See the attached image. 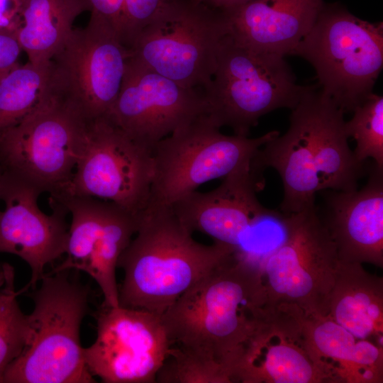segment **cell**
<instances>
[{"instance_id":"6da1fadb","label":"cell","mask_w":383,"mask_h":383,"mask_svg":"<svg viewBox=\"0 0 383 383\" xmlns=\"http://www.w3.org/2000/svg\"><path fill=\"white\" fill-rule=\"evenodd\" d=\"M258 262L235 251L162 314L172 346L216 361L231 372L267 318Z\"/></svg>"},{"instance_id":"7a4b0ae2","label":"cell","mask_w":383,"mask_h":383,"mask_svg":"<svg viewBox=\"0 0 383 383\" xmlns=\"http://www.w3.org/2000/svg\"><path fill=\"white\" fill-rule=\"evenodd\" d=\"M291 110L287 132L266 143L254 159L260 171L272 167L279 173L280 210L286 214L316 206L321 191L357 189L367 172L349 147L345 113L318 84L309 86Z\"/></svg>"},{"instance_id":"3957f363","label":"cell","mask_w":383,"mask_h":383,"mask_svg":"<svg viewBox=\"0 0 383 383\" xmlns=\"http://www.w3.org/2000/svg\"><path fill=\"white\" fill-rule=\"evenodd\" d=\"M192 234L170 205L148 203L140 214L135 238L118 261L124 272L119 306L162 315L236 250L216 241L201 243Z\"/></svg>"},{"instance_id":"277c9868","label":"cell","mask_w":383,"mask_h":383,"mask_svg":"<svg viewBox=\"0 0 383 383\" xmlns=\"http://www.w3.org/2000/svg\"><path fill=\"white\" fill-rule=\"evenodd\" d=\"M71 270L45 273L32 294L30 333L24 349L6 368L1 383H93L80 343L89 289Z\"/></svg>"},{"instance_id":"5b68a950","label":"cell","mask_w":383,"mask_h":383,"mask_svg":"<svg viewBox=\"0 0 383 383\" xmlns=\"http://www.w3.org/2000/svg\"><path fill=\"white\" fill-rule=\"evenodd\" d=\"M88 121L54 84L22 121L0 132V165L50 197L62 194L82 152Z\"/></svg>"},{"instance_id":"8992f818","label":"cell","mask_w":383,"mask_h":383,"mask_svg":"<svg viewBox=\"0 0 383 383\" xmlns=\"http://www.w3.org/2000/svg\"><path fill=\"white\" fill-rule=\"evenodd\" d=\"M291 55L309 62L321 90L344 113H353L373 93L382 70V23L362 20L338 3H324Z\"/></svg>"},{"instance_id":"52a82bcc","label":"cell","mask_w":383,"mask_h":383,"mask_svg":"<svg viewBox=\"0 0 383 383\" xmlns=\"http://www.w3.org/2000/svg\"><path fill=\"white\" fill-rule=\"evenodd\" d=\"M309 87L296 83L283 56L250 49L228 33L221 42L211 82L203 91L208 115L217 126L248 136L261 116L280 108L292 109Z\"/></svg>"},{"instance_id":"ba28073f","label":"cell","mask_w":383,"mask_h":383,"mask_svg":"<svg viewBox=\"0 0 383 383\" xmlns=\"http://www.w3.org/2000/svg\"><path fill=\"white\" fill-rule=\"evenodd\" d=\"M204 114L179 128L154 147L148 203L172 205L201 184L225 177L252 162L266 143L279 135H226Z\"/></svg>"},{"instance_id":"9c48e42d","label":"cell","mask_w":383,"mask_h":383,"mask_svg":"<svg viewBox=\"0 0 383 383\" xmlns=\"http://www.w3.org/2000/svg\"><path fill=\"white\" fill-rule=\"evenodd\" d=\"M228 33L223 12L196 0H174L140 31L130 57L183 87L204 91Z\"/></svg>"},{"instance_id":"30bf717a","label":"cell","mask_w":383,"mask_h":383,"mask_svg":"<svg viewBox=\"0 0 383 383\" xmlns=\"http://www.w3.org/2000/svg\"><path fill=\"white\" fill-rule=\"evenodd\" d=\"M338 261L316 206L289 214L283 240L258 261L266 306L288 304L326 316Z\"/></svg>"},{"instance_id":"8fae6325","label":"cell","mask_w":383,"mask_h":383,"mask_svg":"<svg viewBox=\"0 0 383 383\" xmlns=\"http://www.w3.org/2000/svg\"><path fill=\"white\" fill-rule=\"evenodd\" d=\"M152 177V152L106 116L88 121L84 148L72 179L55 197H93L140 215L148 204Z\"/></svg>"},{"instance_id":"7c38bea8","label":"cell","mask_w":383,"mask_h":383,"mask_svg":"<svg viewBox=\"0 0 383 383\" xmlns=\"http://www.w3.org/2000/svg\"><path fill=\"white\" fill-rule=\"evenodd\" d=\"M130 55L116 30L91 14L87 25L73 28L50 60L51 79L89 121L110 113Z\"/></svg>"},{"instance_id":"4fadbf2b","label":"cell","mask_w":383,"mask_h":383,"mask_svg":"<svg viewBox=\"0 0 383 383\" xmlns=\"http://www.w3.org/2000/svg\"><path fill=\"white\" fill-rule=\"evenodd\" d=\"M94 343L83 348L87 370L104 383H153L172 343L162 315L101 306Z\"/></svg>"},{"instance_id":"5bb4252c","label":"cell","mask_w":383,"mask_h":383,"mask_svg":"<svg viewBox=\"0 0 383 383\" xmlns=\"http://www.w3.org/2000/svg\"><path fill=\"white\" fill-rule=\"evenodd\" d=\"M50 199L63 204L72 221L65 259L50 273L82 271L99 287L102 305L118 306V261L138 230L140 215L93 197L62 195Z\"/></svg>"},{"instance_id":"9a60e30c","label":"cell","mask_w":383,"mask_h":383,"mask_svg":"<svg viewBox=\"0 0 383 383\" xmlns=\"http://www.w3.org/2000/svg\"><path fill=\"white\" fill-rule=\"evenodd\" d=\"M204 114L208 105L202 89L183 87L129 57L108 116L152 152L161 140Z\"/></svg>"},{"instance_id":"2e32d148","label":"cell","mask_w":383,"mask_h":383,"mask_svg":"<svg viewBox=\"0 0 383 383\" xmlns=\"http://www.w3.org/2000/svg\"><path fill=\"white\" fill-rule=\"evenodd\" d=\"M223 178L217 188L194 191L170 206L191 233L200 232L243 251L271 211L256 195L265 186L263 172L252 161Z\"/></svg>"},{"instance_id":"e0dca14e","label":"cell","mask_w":383,"mask_h":383,"mask_svg":"<svg viewBox=\"0 0 383 383\" xmlns=\"http://www.w3.org/2000/svg\"><path fill=\"white\" fill-rule=\"evenodd\" d=\"M40 192L23 181L4 172L0 189V252L15 255L30 268L28 283L35 289L44 275L45 267L65 254L69 213L60 202L50 199L51 214L41 211Z\"/></svg>"},{"instance_id":"ac0fdd59","label":"cell","mask_w":383,"mask_h":383,"mask_svg":"<svg viewBox=\"0 0 383 383\" xmlns=\"http://www.w3.org/2000/svg\"><path fill=\"white\" fill-rule=\"evenodd\" d=\"M267 318L250 340L233 372L241 383H331L312 358L294 308L266 307Z\"/></svg>"},{"instance_id":"d6986e66","label":"cell","mask_w":383,"mask_h":383,"mask_svg":"<svg viewBox=\"0 0 383 383\" xmlns=\"http://www.w3.org/2000/svg\"><path fill=\"white\" fill-rule=\"evenodd\" d=\"M360 189L323 190V223L340 261L383 267V168L374 162ZM320 216V215H319Z\"/></svg>"},{"instance_id":"ffe728a7","label":"cell","mask_w":383,"mask_h":383,"mask_svg":"<svg viewBox=\"0 0 383 383\" xmlns=\"http://www.w3.org/2000/svg\"><path fill=\"white\" fill-rule=\"evenodd\" d=\"M323 4V0H250L223 13L235 42L284 57L311 30Z\"/></svg>"},{"instance_id":"44dd1931","label":"cell","mask_w":383,"mask_h":383,"mask_svg":"<svg viewBox=\"0 0 383 383\" xmlns=\"http://www.w3.org/2000/svg\"><path fill=\"white\" fill-rule=\"evenodd\" d=\"M294 311L312 358L331 383L383 382V347L357 339L326 316Z\"/></svg>"},{"instance_id":"7402d4cb","label":"cell","mask_w":383,"mask_h":383,"mask_svg":"<svg viewBox=\"0 0 383 383\" xmlns=\"http://www.w3.org/2000/svg\"><path fill=\"white\" fill-rule=\"evenodd\" d=\"M326 316L357 339L383 347V279L362 264L338 261Z\"/></svg>"},{"instance_id":"603a6c76","label":"cell","mask_w":383,"mask_h":383,"mask_svg":"<svg viewBox=\"0 0 383 383\" xmlns=\"http://www.w3.org/2000/svg\"><path fill=\"white\" fill-rule=\"evenodd\" d=\"M86 11L85 0H22L16 38L28 62H50L71 34L75 18Z\"/></svg>"},{"instance_id":"cb8c5ba5","label":"cell","mask_w":383,"mask_h":383,"mask_svg":"<svg viewBox=\"0 0 383 383\" xmlns=\"http://www.w3.org/2000/svg\"><path fill=\"white\" fill-rule=\"evenodd\" d=\"M51 61L20 64L0 77V132L12 127L40 104L48 87Z\"/></svg>"},{"instance_id":"d4e9b609","label":"cell","mask_w":383,"mask_h":383,"mask_svg":"<svg viewBox=\"0 0 383 383\" xmlns=\"http://www.w3.org/2000/svg\"><path fill=\"white\" fill-rule=\"evenodd\" d=\"M29 288L16 291L15 270L4 263L0 267V383L9 365L27 344L30 327L28 315L21 311L17 298Z\"/></svg>"},{"instance_id":"484cf974","label":"cell","mask_w":383,"mask_h":383,"mask_svg":"<svg viewBox=\"0 0 383 383\" xmlns=\"http://www.w3.org/2000/svg\"><path fill=\"white\" fill-rule=\"evenodd\" d=\"M353 118L345 122L348 138H353L356 159L362 163L371 158L383 168V97L372 94L353 111Z\"/></svg>"},{"instance_id":"4316f807","label":"cell","mask_w":383,"mask_h":383,"mask_svg":"<svg viewBox=\"0 0 383 383\" xmlns=\"http://www.w3.org/2000/svg\"><path fill=\"white\" fill-rule=\"evenodd\" d=\"M158 383H232L231 372L216 361L200 357L177 346L159 370Z\"/></svg>"},{"instance_id":"83f0119b","label":"cell","mask_w":383,"mask_h":383,"mask_svg":"<svg viewBox=\"0 0 383 383\" xmlns=\"http://www.w3.org/2000/svg\"><path fill=\"white\" fill-rule=\"evenodd\" d=\"M174 0H123L121 39L130 49L140 31Z\"/></svg>"},{"instance_id":"f1b7e54d","label":"cell","mask_w":383,"mask_h":383,"mask_svg":"<svg viewBox=\"0 0 383 383\" xmlns=\"http://www.w3.org/2000/svg\"><path fill=\"white\" fill-rule=\"evenodd\" d=\"M85 1L91 14L96 15L109 23L116 30L121 39L123 0H85Z\"/></svg>"},{"instance_id":"f546056e","label":"cell","mask_w":383,"mask_h":383,"mask_svg":"<svg viewBox=\"0 0 383 383\" xmlns=\"http://www.w3.org/2000/svg\"><path fill=\"white\" fill-rule=\"evenodd\" d=\"M22 51L15 34L0 33V77L19 65Z\"/></svg>"},{"instance_id":"4dcf8cb0","label":"cell","mask_w":383,"mask_h":383,"mask_svg":"<svg viewBox=\"0 0 383 383\" xmlns=\"http://www.w3.org/2000/svg\"><path fill=\"white\" fill-rule=\"evenodd\" d=\"M22 0H0V33L16 35L21 26Z\"/></svg>"},{"instance_id":"1f68e13d","label":"cell","mask_w":383,"mask_h":383,"mask_svg":"<svg viewBox=\"0 0 383 383\" xmlns=\"http://www.w3.org/2000/svg\"><path fill=\"white\" fill-rule=\"evenodd\" d=\"M199 2L206 4V6L225 12L235 8H237L250 0H196Z\"/></svg>"},{"instance_id":"d6a6232c","label":"cell","mask_w":383,"mask_h":383,"mask_svg":"<svg viewBox=\"0 0 383 383\" xmlns=\"http://www.w3.org/2000/svg\"><path fill=\"white\" fill-rule=\"evenodd\" d=\"M3 176H4V171L1 168V166L0 165V189H1V182L3 179Z\"/></svg>"}]
</instances>
